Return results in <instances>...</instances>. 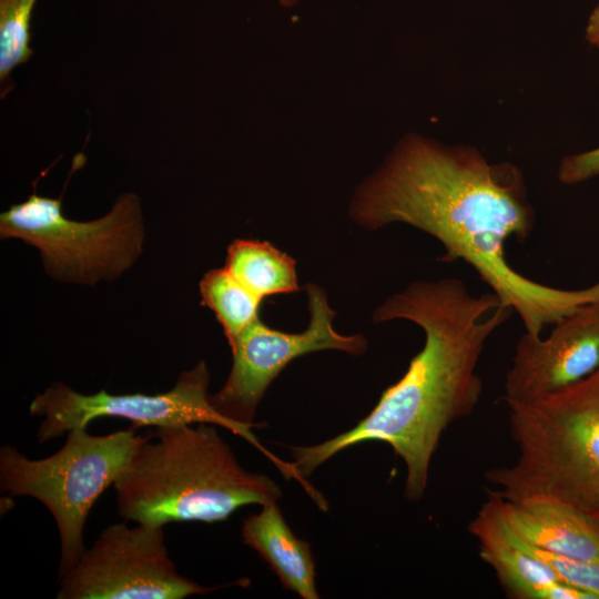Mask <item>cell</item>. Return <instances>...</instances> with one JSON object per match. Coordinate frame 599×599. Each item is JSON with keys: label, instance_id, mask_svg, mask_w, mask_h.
Listing matches in <instances>:
<instances>
[{"label": "cell", "instance_id": "ffe728a7", "mask_svg": "<svg viewBox=\"0 0 599 599\" xmlns=\"http://www.w3.org/2000/svg\"><path fill=\"white\" fill-rule=\"evenodd\" d=\"M281 4L285 6V7H290V6H293L295 4L298 0H278Z\"/></svg>", "mask_w": 599, "mask_h": 599}, {"label": "cell", "instance_id": "9c48e42d", "mask_svg": "<svg viewBox=\"0 0 599 599\" xmlns=\"http://www.w3.org/2000/svg\"><path fill=\"white\" fill-rule=\"evenodd\" d=\"M170 559L163 527L125 522L101 531L77 564L59 577L58 599H183L206 595Z\"/></svg>", "mask_w": 599, "mask_h": 599}, {"label": "cell", "instance_id": "3957f363", "mask_svg": "<svg viewBox=\"0 0 599 599\" xmlns=\"http://www.w3.org/2000/svg\"><path fill=\"white\" fill-rule=\"evenodd\" d=\"M216 425L158 427L144 434L113 488L119 515L152 527L213 524L282 497L270 477L242 468Z\"/></svg>", "mask_w": 599, "mask_h": 599}, {"label": "cell", "instance_id": "2e32d148", "mask_svg": "<svg viewBox=\"0 0 599 599\" xmlns=\"http://www.w3.org/2000/svg\"><path fill=\"white\" fill-rule=\"evenodd\" d=\"M38 0H0V83L1 98L12 89V70L32 57L31 18Z\"/></svg>", "mask_w": 599, "mask_h": 599}, {"label": "cell", "instance_id": "30bf717a", "mask_svg": "<svg viewBox=\"0 0 599 599\" xmlns=\"http://www.w3.org/2000/svg\"><path fill=\"white\" fill-rule=\"evenodd\" d=\"M599 368V301L551 326L547 337L525 332L505 376L507 404L532 402L565 389Z\"/></svg>", "mask_w": 599, "mask_h": 599}, {"label": "cell", "instance_id": "5bb4252c", "mask_svg": "<svg viewBox=\"0 0 599 599\" xmlns=\"http://www.w3.org/2000/svg\"><path fill=\"white\" fill-rule=\"evenodd\" d=\"M225 268L261 300L298 291L295 261L268 242L233 241Z\"/></svg>", "mask_w": 599, "mask_h": 599}, {"label": "cell", "instance_id": "7c38bea8", "mask_svg": "<svg viewBox=\"0 0 599 599\" xmlns=\"http://www.w3.org/2000/svg\"><path fill=\"white\" fill-rule=\"evenodd\" d=\"M499 499L509 527L526 542L570 559L599 561V524L578 509L554 499Z\"/></svg>", "mask_w": 599, "mask_h": 599}, {"label": "cell", "instance_id": "8fae6325", "mask_svg": "<svg viewBox=\"0 0 599 599\" xmlns=\"http://www.w3.org/2000/svg\"><path fill=\"white\" fill-rule=\"evenodd\" d=\"M489 494L468 529L478 540L481 559L494 569L506 592L518 599H592L561 582L547 564L516 541L499 497Z\"/></svg>", "mask_w": 599, "mask_h": 599}, {"label": "cell", "instance_id": "6da1fadb", "mask_svg": "<svg viewBox=\"0 0 599 599\" xmlns=\"http://www.w3.org/2000/svg\"><path fill=\"white\" fill-rule=\"evenodd\" d=\"M351 214L364 229L414 226L445 248L441 262L463 261L520 317L525 332L541 335L562 317L599 301V281L564 290L532 281L506 260V242L526 241L536 214L521 171L489 163L479 151L417 134L403 138L382 166L358 187Z\"/></svg>", "mask_w": 599, "mask_h": 599}, {"label": "cell", "instance_id": "ac0fdd59", "mask_svg": "<svg viewBox=\"0 0 599 599\" xmlns=\"http://www.w3.org/2000/svg\"><path fill=\"white\" fill-rule=\"evenodd\" d=\"M557 175L558 180L566 185L579 184L599 176V146L565 156Z\"/></svg>", "mask_w": 599, "mask_h": 599}, {"label": "cell", "instance_id": "7a4b0ae2", "mask_svg": "<svg viewBox=\"0 0 599 599\" xmlns=\"http://www.w3.org/2000/svg\"><path fill=\"white\" fill-rule=\"evenodd\" d=\"M514 313L494 292L474 295L458 278L414 282L392 295L373 321L415 323L425 335L422 351L355 427L321 444L290 446L293 468L305 479L341 450L380 440L405 464V497L422 498L443 433L480 399L477 366L486 343Z\"/></svg>", "mask_w": 599, "mask_h": 599}, {"label": "cell", "instance_id": "5b68a950", "mask_svg": "<svg viewBox=\"0 0 599 599\" xmlns=\"http://www.w3.org/2000/svg\"><path fill=\"white\" fill-rule=\"evenodd\" d=\"M134 429L92 435L87 428H74L58 451L41 459H30L9 445L1 447V490L35 498L55 521L61 548L59 577L82 556L91 508L113 486L144 438Z\"/></svg>", "mask_w": 599, "mask_h": 599}, {"label": "cell", "instance_id": "8992f818", "mask_svg": "<svg viewBox=\"0 0 599 599\" xmlns=\"http://www.w3.org/2000/svg\"><path fill=\"white\" fill-rule=\"evenodd\" d=\"M0 235L37 247L54 278L94 284L116 277L139 256L143 240L140 201L125 193L103 217L78 222L62 214L61 199L34 192L1 213Z\"/></svg>", "mask_w": 599, "mask_h": 599}, {"label": "cell", "instance_id": "9a60e30c", "mask_svg": "<svg viewBox=\"0 0 599 599\" xmlns=\"http://www.w3.org/2000/svg\"><path fill=\"white\" fill-rule=\"evenodd\" d=\"M202 304L210 307L229 344L258 318L261 300L237 281L225 267L209 271L200 282Z\"/></svg>", "mask_w": 599, "mask_h": 599}, {"label": "cell", "instance_id": "52a82bcc", "mask_svg": "<svg viewBox=\"0 0 599 599\" xmlns=\"http://www.w3.org/2000/svg\"><path fill=\"white\" fill-rule=\"evenodd\" d=\"M209 384L210 372L204 362L182 372L173 388L155 395L141 393L114 395L104 389L84 395L63 383H54L34 397L29 412L33 416L43 417L37 433L40 444L71 429L87 428L90 422L103 417L129 419L134 428L210 423L244 438L275 466H281L282 460L266 450L254 433L242 429L214 410L210 403Z\"/></svg>", "mask_w": 599, "mask_h": 599}, {"label": "cell", "instance_id": "4fadbf2b", "mask_svg": "<svg viewBox=\"0 0 599 599\" xmlns=\"http://www.w3.org/2000/svg\"><path fill=\"white\" fill-rule=\"evenodd\" d=\"M242 538L270 565L285 588L303 599L319 598L311 546L292 531L277 502L266 504L258 514L244 519Z\"/></svg>", "mask_w": 599, "mask_h": 599}, {"label": "cell", "instance_id": "ba28073f", "mask_svg": "<svg viewBox=\"0 0 599 599\" xmlns=\"http://www.w3.org/2000/svg\"><path fill=\"white\" fill-rule=\"evenodd\" d=\"M309 309V324L302 333H285L255 319L231 343L233 364L223 387L210 395L214 410L253 433L256 408L276 376L293 359L324 349H337L362 355L367 341L362 335H342L333 327L335 312L326 293L315 284L305 286Z\"/></svg>", "mask_w": 599, "mask_h": 599}, {"label": "cell", "instance_id": "e0dca14e", "mask_svg": "<svg viewBox=\"0 0 599 599\" xmlns=\"http://www.w3.org/2000/svg\"><path fill=\"white\" fill-rule=\"evenodd\" d=\"M512 535L522 548L547 564L561 582L587 592L592 599H599V561L576 560L554 555L531 546L514 531Z\"/></svg>", "mask_w": 599, "mask_h": 599}, {"label": "cell", "instance_id": "277c9868", "mask_svg": "<svg viewBox=\"0 0 599 599\" xmlns=\"http://www.w3.org/2000/svg\"><path fill=\"white\" fill-rule=\"evenodd\" d=\"M507 405L518 456L485 473L497 488L489 493L558 500L599 524V368L546 397Z\"/></svg>", "mask_w": 599, "mask_h": 599}, {"label": "cell", "instance_id": "d6986e66", "mask_svg": "<svg viewBox=\"0 0 599 599\" xmlns=\"http://www.w3.org/2000/svg\"><path fill=\"white\" fill-rule=\"evenodd\" d=\"M585 37L590 44L599 49V0L589 16Z\"/></svg>", "mask_w": 599, "mask_h": 599}]
</instances>
